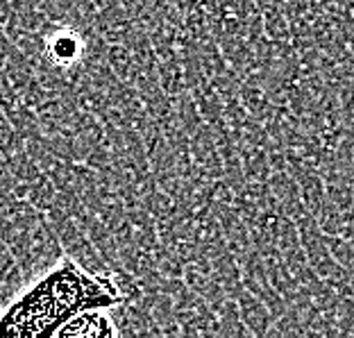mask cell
Returning <instances> with one entry per match:
<instances>
[{"instance_id": "cell-1", "label": "cell", "mask_w": 354, "mask_h": 338, "mask_svg": "<svg viewBox=\"0 0 354 338\" xmlns=\"http://www.w3.org/2000/svg\"><path fill=\"white\" fill-rule=\"evenodd\" d=\"M127 302L116 270H86L71 256L62 259L28 281L0 307V338L55 336V332L86 309H111Z\"/></svg>"}, {"instance_id": "cell-2", "label": "cell", "mask_w": 354, "mask_h": 338, "mask_svg": "<svg viewBox=\"0 0 354 338\" xmlns=\"http://www.w3.org/2000/svg\"><path fill=\"white\" fill-rule=\"evenodd\" d=\"M86 57V35L68 23L50 26L44 35V59L62 71L80 66Z\"/></svg>"}, {"instance_id": "cell-3", "label": "cell", "mask_w": 354, "mask_h": 338, "mask_svg": "<svg viewBox=\"0 0 354 338\" xmlns=\"http://www.w3.org/2000/svg\"><path fill=\"white\" fill-rule=\"evenodd\" d=\"M57 338H116L118 329L109 309H86L68 318L57 332Z\"/></svg>"}, {"instance_id": "cell-4", "label": "cell", "mask_w": 354, "mask_h": 338, "mask_svg": "<svg viewBox=\"0 0 354 338\" xmlns=\"http://www.w3.org/2000/svg\"><path fill=\"white\" fill-rule=\"evenodd\" d=\"M109 311L114 316L118 336H162V329H159L155 316L141 300L120 302Z\"/></svg>"}]
</instances>
